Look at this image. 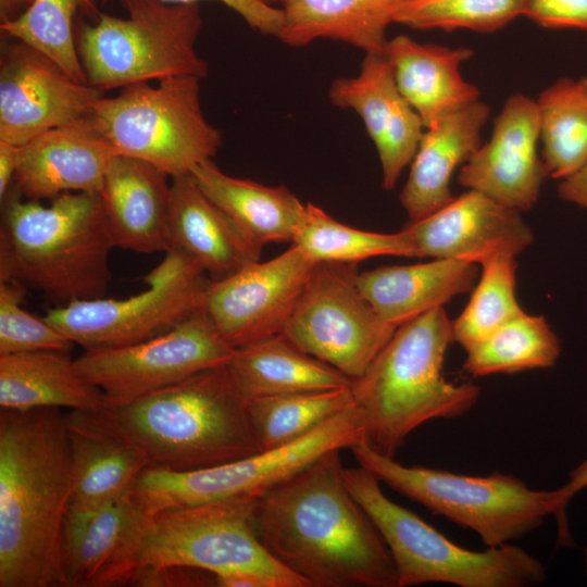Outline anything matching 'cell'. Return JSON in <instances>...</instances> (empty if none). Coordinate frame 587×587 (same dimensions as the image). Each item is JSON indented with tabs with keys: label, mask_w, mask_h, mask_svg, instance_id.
<instances>
[{
	"label": "cell",
	"mask_w": 587,
	"mask_h": 587,
	"mask_svg": "<svg viewBox=\"0 0 587 587\" xmlns=\"http://www.w3.org/2000/svg\"><path fill=\"white\" fill-rule=\"evenodd\" d=\"M143 282L147 288L126 299L78 300L49 309L43 319L85 350L130 346L170 330L201 308L211 278L195 259L172 248Z\"/></svg>",
	"instance_id": "cell-12"
},
{
	"label": "cell",
	"mask_w": 587,
	"mask_h": 587,
	"mask_svg": "<svg viewBox=\"0 0 587 587\" xmlns=\"http://www.w3.org/2000/svg\"><path fill=\"white\" fill-rule=\"evenodd\" d=\"M225 370L246 402L277 395L351 387L352 379L278 334L235 349Z\"/></svg>",
	"instance_id": "cell-29"
},
{
	"label": "cell",
	"mask_w": 587,
	"mask_h": 587,
	"mask_svg": "<svg viewBox=\"0 0 587 587\" xmlns=\"http://www.w3.org/2000/svg\"><path fill=\"white\" fill-rule=\"evenodd\" d=\"M342 475L388 546L398 587L428 583L530 587L545 582L542 562L521 547L510 542L474 551L458 546L414 512L387 498L380 482L364 467H344Z\"/></svg>",
	"instance_id": "cell-6"
},
{
	"label": "cell",
	"mask_w": 587,
	"mask_h": 587,
	"mask_svg": "<svg viewBox=\"0 0 587 587\" xmlns=\"http://www.w3.org/2000/svg\"><path fill=\"white\" fill-rule=\"evenodd\" d=\"M583 563H584L585 574L587 576V546L583 550Z\"/></svg>",
	"instance_id": "cell-48"
},
{
	"label": "cell",
	"mask_w": 587,
	"mask_h": 587,
	"mask_svg": "<svg viewBox=\"0 0 587 587\" xmlns=\"http://www.w3.org/2000/svg\"><path fill=\"white\" fill-rule=\"evenodd\" d=\"M349 450L360 466L433 514L477 534L486 547H498L539 528L553 512V490L529 488L500 472L484 476L426 466H407L373 450L364 439Z\"/></svg>",
	"instance_id": "cell-8"
},
{
	"label": "cell",
	"mask_w": 587,
	"mask_h": 587,
	"mask_svg": "<svg viewBox=\"0 0 587 587\" xmlns=\"http://www.w3.org/2000/svg\"><path fill=\"white\" fill-rule=\"evenodd\" d=\"M107 2L109 0H101ZM171 3H192L200 0H163ZM236 12L252 29L270 36H278L283 24L279 7L260 0H216Z\"/></svg>",
	"instance_id": "cell-41"
},
{
	"label": "cell",
	"mask_w": 587,
	"mask_h": 587,
	"mask_svg": "<svg viewBox=\"0 0 587 587\" xmlns=\"http://www.w3.org/2000/svg\"><path fill=\"white\" fill-rule=\"evenodd\" d=\"M405 0H279L283 24L277 38L302 48L316 39L383 53L387 27Z\"/></svg>",
	"instance_id": "cell-28"
},
{
	"label": "cell",
	"mask_w": 587,
	"mask_h": 587,
	"mask_svg": "<svg viewBox=\"0 0 587 587\" xmlns=\"http://www.w3.org/2000/svg\"><path fill=\"white\" fill-rule=\"evenodd\" d=\"M328 97L334 105L361 117L378 153L383 188L391 190L411 164L425 126L399 92L385 54H365L359 74L334 80Z\"/></svg>",
	"instance_id": "cell-20"
},
{
	"label": "cell",
	"mask_w": 587,
	"mask_h": 587,
	"mask_svg": "<svg viewBox=\"0 0 587 587\" xmlns=\"http://www.w3.org/2000/svg\"><path fill=\"white\" fill-rule=\"evenodd\" d=\"M362 439L363 419L353 403L283 447L195 471L149 466L138 476L132 492L150 515L235 497H260L327 451L349 449Z\"/></svg>",
	"instance_id": "cell-11"
},
{
	"label": "cell",
	"mask_w": 587,
	"mask_h": 587,
	"mask_svg": "<svg viewBox=\"0 0 587 587\" xmlns=\"http://www.w3.org/2000/svg\"><path fill=\"white\" fill-rule=\"evenodd\" d=\"M171 192L172 177L166 172L116 155L99 192L115 248L138 253L168 251Z\"/></svg>",
	"instance_id": "cell-22"
},
{
	"label": "cell",
	"mask_w": 587,
	"mask_h": 587,
	"mask_svg": "<svg viewBox=\"0 0 587 587\" xmlns=\"http://www.w3.org/2000/svg\"><path fill=\"white\" fill-rule=\"evenodd\" d=\"M451 341L452 321L444 307L433 309L397 327L363 375L353 379L364 440L373 450L394 458L422 424L460 417L477 403L478 386L444 376Z\"/></svg>",
	"instance_id": "cell-5"
},
{
	"label": "cell",
	"mask_w": 587,
	"mask_h": 587,
	"mask_svg": "<svg viewBox=\"0 0 587 587\" xmlns=\"http://www.w3.org/2000/svg\"><path fill=\"white\" fill-rule=\"evenodd\" d=\"M339 451L262 494L252 513L255 534L309 587H398L387 544L346 486Z\"/></svg>",
	"instance_id": "cell-1"
},
{
	"label": "cell",
	"mask_w": 587,
	"mask_h": 587,
	"mask_svg": "<svg viewBox=\"0 0 587 587\" xmlns=\"http://www.w3.org/2000/svg\"><path fill=\"white\" fill-rule=\"evenodd\" d=\"M587 488V457L575 466L567 476V480L553 489V512L552 516L557 522V541L562 547H573L572 537L566 510L569 503L580 491Z\"/></svg>",
	"instance_id": "cell-42"
},
{
	"label": "cell",
	"mask_w": 587,
	"mask_h": 587,
	"mask_svg": "<svg viewBox=\"0 0 587 587\" xmlns=\"http://www.w3.org/2000/svg\"><path fill=\"white\" fill-rule=\"evenodd\" d=\"M396 86L420 115L425 128L479 100L478 88L463 79L461 63L473 55L466 47L420 43L407 35L388 40L384 52Z\"/></svg>",
	"instance_id": "cell-26"
},
{
	"label": "cell",
	"mask_w": 587,
	"mask_h": 587,
	"mask_svg": "<svg viewBox=\"0 0 587 587\" xmlns=\"http://www.w3.org/2000/svg\"><path fill=\"white\" fill-rule=\"evenodd\" d=\"M266 4L275 5V3H278L279 0H260Z\"/></svg>",
	"instance_id": "cell-49"
},
{
	"label": "cell",
	"mask_w": 587,
	"mask_h": 587,
	"mask_svg": "<svg viewBox=\"0 0 587 587\" xmlns=\"http://www.w3.org/2000/svg\"><path fill=\"white\" fill-rule=\"evenodd\" d=\"M521 212L469 189L403 229L419 258L465 260L480 264L497 253L520 254L534 240Z\"/></svg>",
	"instance_id": "cell-19"
},
{
	"label": "cell",
	"mask_w": 587,
	"mask_h": 587,
	"mask_svg": "<svg viewBox=\"0 0 587 587\" xmlns=\"http://www.w3.org/2000/svg\"><path fill=\"white\" fill-rule=\"evenodd\" d=\"M170 239L171 249L195 259L212 280L260 261L263 249L197 186L190 174L172 177Z\"/></svg>",
	"instance_id": "cell-24"
},
{
	"label": "cell",
	"mask_w": 587,
	"mask_h": 587,
	"mask_svg": "<svg viewBox=\"0 0 587 587\" xmlns=\"http://www.w3.org/2000/svg\"><path fill=\"white\" fill-rule=\"evenodd\" d=\"M96 412L139 447L153 467L195 471L262 451L247 402L225 365Z\"/></svg>",
	"instance_id": "cell-4"
},
{
	"label": "cell",
	"mask_w": 587,
	"mask_h": 587,
	"mask_svg": "<svg viewBox=\"0 0 587 587\" xmlns=\"http://www.w3.org/2000/svg\"><path fill=\"white\" fill-rule=\"evenodd\" d=\"M1 202L0 282L55 307L104 297L115 246L99 192H66L45 205L10 189Z\"/></svg>",
	"instance_id": "cell-3"
},
{
	"label": "cell",
	"mask_w": 587,
	"mask_h": 587,
	"mask_svg": "<svg viewBox=\"0 0 587 587\" xmlns=\"http://www.w3.org/2000/svg\"><path fill=\"white\" fill-rule=\"evenodd\" d=\"M354 403L351 387L253 399L249 417L262 451L286 446Z\"/></svg>",
	"instance_id": "cell-35"
},
{
	"label": "cell",
	"mask_w": 587,
	"mask_h": 587,
	"mask_svg": "<svg viewBox=\"0 0 587 587\" xmlns=\"http://www.w3.org/2000/svg\"><path fill=\"white\" fill-rule=\"evenodd\" d=\"M9 38L0 54V140L23 146L91 113L104 91L75 80L35 48Z\"/></svg>",
	"instance_id": "cell-16"
},
{
	"label": "cell",
	"mask_w": 587,
	"mask_h": 587,
	"mask_svg": "<svg viewBox=\"0 0 587 587\" xmlns=\"http://www.w3.org/2000/svg\"><path fill=\"white\" fill-rule=\"evenodd\" d=\"M536 102L541 160L548 176L564 179L587 162V76L557 80Z\"/></svg>",
	"instance_id": "cell-32"
},
{
	"label": "cell",
	"mask_w": 587,
	"mask_h": 587,
	"mask_svg": "<svg viewBox=\"0 0 587 587\" xmlns=\"http://www.w3.org/2000/svg\"><path fill=\"white\" fill-rule=\"evenodd\" d=\"M100 388L80 375L68 352L42 350L0 355V408L99 411Z\"/></svg>",
	"instance_id": "cell-30"
},
{
	"label": "cell",
	"mask_w": 587,
	"mask_h": 587,
	"mask_svg": "<svg viewBox=\"0 0 587 587\" xmlns=\"http://www.w3.org/2000/svg\"><path fill=\"white\" fill-rule=\"evenodd\" d=\"M537 102L516 93L497 116L491 137L461 166L458 183L520 212L532 209L548 176L537 153Z\"/></svg>",
	"instance_id": "cell-18"
},
{
	"label": "cell",
	"mask_w": 587,
	"mask_h": 587,
	"mask_svg": "<svg viewBox=\"0 0 587 587\" xmlns=\"http://www.w3.org/2000/svg\"><path fill=\"white\" fill-rule=\"evenodd\" d=\"M72 491L66 414L0 409V587H65L61 536Z\"/></svg>",
	"instance_id": "cell-2"
},
{
	"label": "cell",
	"mask_w": 587,
	"mask_h": 587,
	"mask_svg": "<svg viewBox=\"0 0 587 587\" xmlns=\"http://www.w3.org/2000/svg\"><path fill=\"white\" fill-rule=\"evenodd\" d=\"M27 290L15 282H0V355L42 350L70 353L75 344L67 336L22 307Z\"/></svg>",
	"instance_id": "cell-39"
},
{
	"label": "cell",
	"mask_w": 587,
	"mask_h": 587,
	"mask_svg": "<svg viewBox=\"0 0 587 587\" xmlns=\"http://www.w3.org/2000/svg\"><path fill=\"white\" fill-rule=\"evenodd\" d=\"M200 79L174 76L125 86L98 99L89 117L118 155L151 163L171 177L190 174L223 141L202 112Z\"/></svg>",
	"instance_id": "cell-9"
},
{
	"label": "cell",
	"mask_w": 587,
	"mask_h": 587,
	"mask_svg": "<svg viewBox=\"0 0 587 587\" xmlns=\"http://www.w3.org/2000/svg\"><path fill=\"white\" fill-rule=\"evenodd\" d=\"M489 107L474 101L426 127L411 162L400 202L410 221L423 218L449 203L453 172L480 147Z\"/></svg>",
	"instance_id": "cell-25"
},
{
	"label": "cell",
	"mask_w": 587,
	"mask_h": 587,
	"mask_svg": "<svg viewBox=\"0 0 587 587\" xmlns=\"http://www.w3.org/2000/svg\"><path fill=\"white\" fill-rule=\"evenodd\" d=\"M524 0H405L394 23L428 30L496 32L522 15Z\"/></svg>",
	"instance_id": "cell-38"
},
{
	"label": "cell",
	"mask_w": 587,
	"mask_h": 587,
	"mask_svg": "<svg viewBox=\"0 0 587 587\" xmlns=\"http://www.w3.org/2000/svg\"><path fill=\"white\" fill-rule=\"evenodd\" d=\"M66 428L73 465L70 508H97L129 494L150 466L145 452L96 411L71 410Z\"/></svg>",
	"instance_id": "cell-23"
},
{
	"label": "cell",
	"mask_w": 587,
	"mask_h": 587,
	"mask_svg": "<svg viewBox=\"0 0 587 587\" xmlns=\"http://www.w3.org/2000/svg\"><path fill=\"white\" fill-rule=\"evenodd\" d=\"M190 176L259 245L292 241L305 204L286 186H265L230 176L212 159L195 166Z\"/></svg>",
	"instance_id": "cell-31"
},
{
	"label": "cell",
	"mask_w": 587,
	"mask_h": 587,
	"mask_svg": "<svg viewBox=\"0 0 587 587\" xmlns=\"http://www.w3.org/2000/svg\"><path fill=\"white\" fill-rule=\"evenodd\" d=\"M465 351L463 369L482 377L552 367L560 358L561 342L542 316L523 311Z\"/></svg>",
	"instance_id": "cell-33"
},
{
	"label": "cell",
	"mask_w": 587,
	"mask_h": 587,
	"mask_svg": "<svg viewBox=\"0 0 587 587\" xmlns=\"http://www.w3.org/2000/svg\"><path fill=\"white\" fill-rule=\"evenodd\" d=\"M522 15L545 28L587 32V0H524Z\"/></svg>",
	"instance_id": "cell-40"
},
{
	"label": "cell",
	"mask_w": 587,
	"mask_h": 587,
	"mask_svg": "<svg viewBox=\"0 0 587 587\" xmlns=\"http://www.w3.org/2000/svg\"><path fill=\"white\" fill-rule=\"evenodd\" d=\"M150 520L132 491L97 508H70L61 536L65 587L130 585Z\"/></svg>",
	"instance_id": "cell-17"
},
{
	"label": "cell",
	"mask_w": 587,
	"mask_h": 587,
	"mask_svg": "<svg viewBox=\"0 0 587 587\" xmlns=\"http://www.w3.org/2000/svg\"><path fill=\"white\" fill-rule=\"evenodd\" d=\"M316 263L291 245L209 283L201 308L235 349L282 334Z\"/></svg>",
	"instance_id": "cell-15"
},
{
	"label": "cell",
	"mask_w": 587,
	"mask_h": 587,
	"mask_svg": "<svg viewBox=\"0 0 587 587\" xmlns=\"http://www.w3.org/2000/svg\"><path fill=\"white\" fill-rule=\"evenodd\" d=\"M116 155L88 115L20 146L11 189L36 201L66 192H100Z\"/></svg>",
	"instance_id": "cell-21"
},
{
	"label": "cell",
	"mask_w": 587,
	"mask_h": 587,
	"mask_svg": "<svg viewBox=\"0 0 587 587\" xmlns=\"http://www.w3.org/2000/svg\"><path fill=\"white\" fill-rule=\"evenodd\" d=\"M100 0H34L16 20L0 24L4 37L17 39L53 60L66 74L87 83L75 38V20L84 13L95 21Z\"/></svg>",
	"instance_id": "cell-36"
},
{
	"label": "cell",
	"mask_w": 587,
	"mask_h": 587,
	"mask_svg": "<svg viewBox=\"0 0 587 587\" xmlns=\"http://www.w3.org/2000/svg\"><path fill=\"white\" fill-rule=\"evenodd\" d=\"M20 146L0 140V199L10 191L18 164Z\"/></svg>",
	"instance_id": "cell-45"
},
{
	"label": "cell",
	"mask_w": 587,
	"mask_h": 587,
	"mask_svg": "<svg viewBox=\"0 0 587 587\" xmlns=\"http://www.w3.org/2000/svg\"><path fill=\"white\" fill-rule=\"evenodd\" d=\"M234 352L199 308L170 330L145 341L87 349L75 359V365L83 377L101 389L104 405H115L224 366Z\"/></svg>",
	"instance_id": "cell-14"
},
{
	"label": "cell",
	"mask_w": 587,
	"mask_h": 587,
	"mask_svg": "<svg viewBox=\"0 0 587 587\" xmlns=\"http://www.w3.org/2000/svg\"><path fill=\"white\" fill-rule=\"evenodd\" d=\"M476 263L435 259L412 265L380 266L359 273L358 286L378 315L400 325L474 289Z\"/></svg>",
	"instance_id": "cell-27"
},
{
	"label": "cell",
	"mask_w": 587,
	"mask_h": 587,
	"mask_svg": "<svg viewBox=\"0 0 587 587\" xmlns=\"http://www.w3.org/2000/svg\"><path fill=\"white\" fill-rule=\"evenodd\" d=\"M202 570L182 566L140 567L136 571L130 585L145 587L164 586H204L208 577L197 574Z\"/></svg>",
	"instance_id": "cell-43"
},
{
	"label": "cell",
	"mask_w": 587,
	"mask_h": 587,
	"mask_svg": "<svg viewBox=\"0 0 587 587\" xmlns=\"http://www.w3.org/2000/svg\"><path fill=\"white\" fill-rule=\"evenodd\" d=\"M34 0H0V24L9 23L21 16Z\"/></svg>",
	"instance_id": "cell-47"
},
{
	"label": "cell",
	"mask_w": 587,
	"mask_h": 587,
	"mask_svg": "<svg viewBox=\"0 0 587 587\" xmlns=\"http://www.w3.org/2000/svg\"><path fill=\"white\" fill-rule=\"evenodd\" d=\"M258 498L235 497L151 515L137 570L182 566L213 575L251 571L268 577L276 587H309L260 542L252 523Z\"/></svg>",
	"instance_id": "cell-10"
},
{
	"label": "cell",
	"mask_w": 587,
	"mask_h": 587,
	"mask_svg": "<svg viewBox=\"0 0 587 587\" xmlns=\"http://www.w3.org/2000/svg\"><path fill=\"white\" fill-rule=\"evenodd\" d=\"M358 276V263H316L282 332L352 380L363 375L397 329L362 295Z\"/></svg>",
	"instance_id": "cell-13"
},
{
	"label": "cell",
	"mask_w": 587,
	"mask_h": 587,
	"mask_svg": "<svg viewBox=\"0 0 587 587\" xmlns=\"http://www.w3.org/2000/svg\"><path fill=\"white\" fill-rule=\"evenodd\" d=\"M480 266L469 303L452 321L453 341L465 350L523 312L515 296V255L497 253Z\"/></svg>",
	"instance_id": "cell-37"
},
{
	"label": "cell",
	"mask_w": 587,
	"mask_h": 587,
	"mask_svg": "<svg viewBox=\"0 0 587 587\" xmlns=\"http://www.w3.org/2000/svg\"><path fill=\"white\" fill-rule=\"evenodd\" d=\"M558 193L562 199L587 209V162L577 172L561 179Z\"/></svg>",
	"instance_id": "cell-44"
},
{
	"label": "cell",
	"mask_w": 587,
	"mask_h": 587,
	"mask_svg": "<svg viewBox=\"0 0 587 587\" xmlns=\"http://www.w3.org/2000/svg\"><path fill=\"white\" fill-rule=\"evenodd\" d=\"M126 17L99 13L79 22L76 47L89 85L105 91L174 76L208 74L196 50L203 21L198 2L121 0Z\"/></svg>",
	"instance_id": "cell-7"
},
{
	"label": "cell",
	"mask_w": 587,
	"mask_h": 587,
	"mask_svg": "<svg viewBox=\"0 0 587 587\" xmlns=\"http://www.w3.org/2000/svg\"><path fill=\"white\" fill-rule=\"evenodd\" d=\"M220 587H276L268 577L251 571H233L214 575Z\"/></svg>",
	"instance_id": "cell-46"
},
{
	"label": "cell",
	"mask_w": 587,
	"mask_h": 587,
	"mask_svg": "<svg viewBox=\"0 0 587 587\" xmlns=\"http://www.w3.org/2000/svg\"><path fill=\"white\" fill-rule=\"evenodd\" d=\"M291 245L314 263H358L377 255L419 258L405 229L382 234L353 228L311 202L305 203Z\"/></svg>",
	"instance_id": "cell-34"
}]
</instances>
